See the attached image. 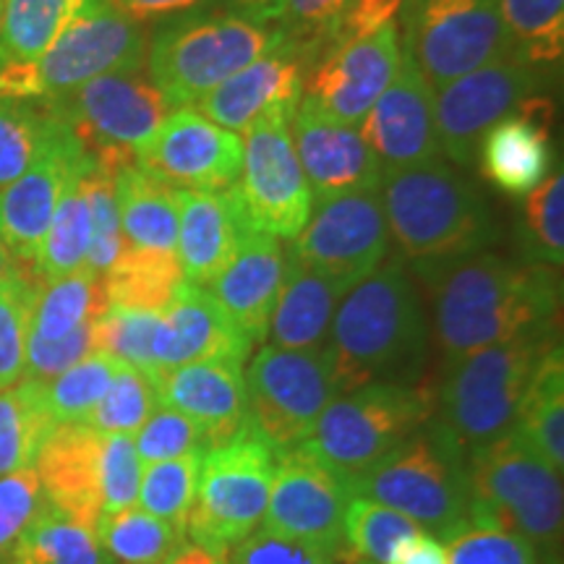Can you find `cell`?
Wrapping results in <instances>:
<instances>
[{
    "label": "cell",
    "mask_w": 564,
    "mask_h": 564,
    "mask_svg": "<svg viewBox=\"0 0 564 564\" xmlns=\"http://www.w3.org/2000/svg\"><path fill=\"white\" fill-rule=\"evenodd\" d=\"M426 291L429 333L444 364L523 335H556L560 278L554 267L514 262L486 249L413 262Z\"/></svg>",
    "instance_id": "1"
},
{
    "label": "cell",
    "mask_w": 564,
    "mask_h": 564,
    "mask_svg": "<svg viewBox=\"0 0 564 564\" xmlns=\"http://www.w3.org/2000/svg\"><path fill=\"white\" fill-rule=\"evenodd\" d=\"M432 333L403 257L384 259L337 303L327 350L337 392L371 382L419 384Z\"/></svg>",
    "instance_id": "2"
},
{
    "label": "cell",
    "mask_w": 564,
    "mask_h": 564,
    "mask_svg": "<svg viewBox=\"0 0 564 564\" xmlns=\"http://www.w3.org/2000/svg\"><path fill=\"white\" fill-rule=\"evenodd\" d=\"M382 207L403 259L432 262L486 251L499 228L486 196L440 160L382 171Z\"/></svg>",
    "instance_id": "3"
},
{
    "label": "cell",
    "mask_w": 564,
    "mask_h": 564,
    "mask_svg": "<svg viewBox=\"0 0 564 564\" xmlns=\"http://www.w3.org/2000/svg\"><path fill=\"white\" fill-rule=\"evenodd\" d=\"M470 520L523 535L544 560L562 544L564 494L556 470L518 432L465 453Z\"/></svg>",
    "instance_id": "4"
},
{
    "label": "cell",
    "mask_w": 564,
    "mask_h": 564,
    "mask_svg": "<svg viewBox=\"0 0 564 564\" xmlns=\"http://www.w3.org/2000/svg\"><path fill=\"white\" fill-rule=\"evenodd\" d=\"M554 340L523 335L444 364L434 421L465 453L514 432L535 366Z\"/></svg>",
    "instance_id": "5"
},
{
    "label": "cell",
    "mask_w": 564,
    "mask_h": 564,
    "mask_svg": "<svg viewBox=\"0 0 564 564\" xmlns=\"http://www.w3.org/2000/svg\"><path fill=\"white\" fill-rule=\"evenodd\" d=\"M352 494L408 514L444 539L470 520V484L465 449L436 421L350 481Z\"/></svg>",
    "instance_id": "6"
},
{
    "label": "cell",
    "mask_w": 564,
    "mask_h": 564,
    "mask_svg": "<svg viewBox=\"0 0 564 564\" xmlns=\"http://www.w3.org/2000/svg\"><path fill=\"white\" fill-rule=\"evenodd\" d=\"M147 47L144 26L123 17L110 0H100L70 21L37 61L0 63V97L53 100L97 76L139 74Z\"/></svg>",
    "instance_id": "7"
},
{
    "label": "cell",
    "mask_w": 564,
    "mask_h": 564,
    "mask_svg": "<svg viewBox=\"0 0 564 564\" xmlns=\"http://www.w3.org/2000/svg\"><path fill=\"white\" fill-rule=\"evenodd\" d=\"M278 26L246 17L215 13L165 21L147 47L150 79L173 108L199 97L249 66L280 42Z\"/></svg>",
    "instance_id": "8"
},
{
    "label": "cell",
    "mask_w": 564,
    "mask_h": 564,
    "mask_svg": "<svg viewBox=\"0 0 564 564\" xmlns=\"http://www.w3.org/2000/svg\"><path fill=\"white\" fill-rule=\"evenodd\" d=\"M432 415L434 400L423 384L371 382L337 394L299 447L352 481L426 426Z\"/></svg>",
    "instance_id": "9"
},
{
    "label": "cell",
    "mask_w": 564,
    "mask_h": 564,
    "mask_svg": "<svg viewBox=\"0 0 564 564\" xmlns=\"http://www.w3.org/2000/svg\"><path fill=\"white\" fill-rule=\"evenodd\" d=\"M278 457V449L251 429L204 449L186 539L223 554L259 531Z\"/></svg>",
    "instance_id": "10"
},
{
    "label": "cell",
    "mask_w": 564,
    "mask_h": 564,
    "mask_svg": "<svg viewBox=\"0 0 564 564\" xmlns=\"http://www.w3.org/2000/svg\"><path fill=\"white\" fill-rule=\"evenodd\" d=\"M400 47L434 91L470 70L514 58L499 0H403Z\"/></svg>",
    "instance_id": "11"
},
{
    "label": "cell",
    "mask_w": 564,
    "mask_h": 564,
    "mask_svg": "<svg viewBox=\"0 0 564 564\" xmlns=\"http://www.w3.org/2000/svg\"><path fill=\"white\" fill-rule=\"evenodd\" d=\"M243 377L249 429L278 453L306 442L324 408L340 394L327 348L285 350L264 345Z\"/></svg>",
    "instance_id": "12"
},
{
    "label": "cell",
    "mask_w": 564,
    "mask_h": 564,
    "mask_svg": "<svg viewBox=\"0 0 564 564\" xmlns=\"http://www.w3.org/2000/svg\"><path fill=\"white\" fill-rule=\"evenodd\" d=\"M291 110H274L243 131L238 196L251 228L274 238H299L314 212V194L295 154Z\"/></svg>",
    "instance_id": "13"
},
{
    "label": "cell",
    "mask_w": 564,
    "mask_h": 564,
    "mask_svg": "<svg viewBox=\"0 0 564 564\" xmlns=\"http://www.w3.org/2000/svg\"><path fill=\"white\" fill-rule=\"evenodd\" d=\"M47 110L74 131L89 154L118 150L137 154L139 162V152L171 116L173 105L139 74H108L53 97Z\"/></svg>",
    "instance_id": "14"
},
{
    "label": "cell",
    "mask_w": 564,
    "mask_h": 564,
    "mask_svg": "<svg viewBox=\"0 0 564 564\" xmlns=\"http://www.w3.org/2000/svg\"><path fill=\"white\" fill-rule=\"evenodd\" d=\"M541 76V68L518 58H505L486 63L436 89L434 123L444 158L455 165H470L484 133L535 97Z\"/></svg>",
    "instance_id": "15"
},
{
    "label": "cell",
    "mask_w": 564,
    "mask_h": 564,
    "mask_svg": "<svg viewBox=\"0 0 564 564\" xmlns=\"http://www.w3.org/2000/svg\"><path fill=\"white\" fill-rule=\"evenodd\" d=\"M291 253L350 291L390 253V225L382 194L352 192L316 204Z\"/></svg>",
    "instance_id": "16"
},
{
    "label": "cell",
    "mask_w": 564,
    "mask_h": 564,
    "mask_svg": "<svg viewBox=\"0 0 564 564\" xmlns=\"http://www.w3.org/2000/svg\"><path fill=\"white\" fill-rule=\"evenodd\" d=\"M350 499V478L303 447H293L278 457L262 528L345 556L343 523Z\"/></svg>",
    "instance_id": "17"
},
{
    "label": "cell",
    "mask_w": 564,
    "mask_h": 564,
    "mask_svg": "<svg viewBox=\"0 0 564 564\" xmlns=\"http://www.w3.org/2000/svg\"><path fill=\"white\" fill-rule=\"evenodd\" d=\"M91 165L95 160L82 141L51 112V129L37 160L0 192V243L21 264L32 267L70 178L87 173Z\"/></svg>",
    "instance_id": "18"
},
{
    "label": "cell",
    "mask_w": 564,
    "mask_h": 564,
    "mask_svg": "<svg viewBox=\"0 0 564 564\" xmlns=\"http://www.w3.org/2000/svg\"><path fill=\"white\" fill-rule=\"evenodd\" d=\"M241 137L194 108L173 110L139 152V167L192 192H228L241 175Z\"/></svg>",
    "instance_id": "19"
},
{
    "label": "cell",
    "mask_w": 564,
    "mask_h": 564,
    "mask_svg": "<svg viewBox=\"0 0 564 564\" xmlns=\"http://www.w3.org/2000/svg\"><path fill=\"white\" fill-rule=\"evenodd\" d=\"M291 137L316 204L352 192H377L382 183V165L361 131L337 121L312 97H301Z\"/></svg>",
    "instance_id": "20"
},
{
    "label": "cell",
    "mask_w": 564,
    "mask_h": 564,
    "mask_svg": "<svg viewBox=\"0 0 564 564\" xmlns=\"http://www.w3.org/2000/svg\"><path fill=\"white\" fill-rule=\"evenodd\" d=\"M400 55V26L387 21L369 37L322 55L303 79V95L348 126H361L366 112L392 82Z\"/></svg>",
    "instance_id": "21"
},
{
    "label": "cell",
    "mask_w": 564,
    "mask_h": 564,
    "mask_svg": "<svg viewBox=\"0 0 564 564\" xmlns=\"http://www.w3.org/2000/svg\"><path fill=\"white\" fill-rule=\"evenodd\" d=\"M382 171L442 158L434 123V89L408 53L400 55L392 82L358 126Z\"/></svg>",
    "instance_id": "22"
},
{
    "label": "cell",
    "mask_w": 564,
    "mask_h": 564,
    "mask_svg": "<svg viewBox=\"0 0 564 564\" xmlns=\"http://www.w3.org/2000/svg\"><path fill=\"white\" fill-rule=\"evenodd\" d=\"M306 61L282 34L280 42L249 66L196 100V110L228 131H249L274 110L295 112L303 97Z\"/></svg>",
    "instance_id": "23"
},
{
    "label": "cell",
    "mask_w": 564,
    "mask_h": 564,
    "mask_svg": "<svg viewBox=\"0 0 564 564\" xmlns=\"http://www.w3.org/2000/svg\"><path fill=\"white\" fill-rule=\"evenodd\" d=\"M253 343L209 291L183 282L154 333V361L160 371L202 361H246Z\"/></svg>",
    "instance_id": "24"
},
{
    "label": "cell",
    "mask_w": 564,
    "mask_h": 564,
    "mask_svg": "<svg viewBox=\"0 0 564 564\" xmlns=\"http://www.w3.org/2000/svg\"><path fill=\"white\" fill-rule=\"evenodd\" d=\"M158 394L160 405L188 415L202 429L207 447L230 442L249 429L241 361L175 366L160 373Z\"/></svg>",
    "instance_id": "25"
},
{
    "label": "cell",
    "mask_w": 564,
    "mask_h": 564,
    "mask_svg": "<svg viewBox=\"0 0 564 564\" xmlns=\"http://www.w3.org/2000/svg\"><path fill=\"white\" fill-rule=\"evenodd\" d=\"M552 102L531 97L520 110L497 121L478 141L484 178L510 196L531 194L552 173Z\"/></svg>",
    "instance_id": "26"
},
{
    "label": "cell",
    "mask_w": 564,
    "mask_h": 564,
    "mask_svg": "<svg viewBox=\"0 0 564 564\" xmlns=\"http://www.w3.org/2000/svg\"><path fill=\"white\" fill-rule=\"evenodd\" d=\"M102 442L87 423H58L34 460L47 502L89 528L102 518Z\"/></svg>",
    "instance_id": "27"
},
{
    "label": "cell",
    "mask_w": 564,
    "mask_h": 564,
    "mask_svg": "<svg viewBox=\"0 0 564 564\" xmlns=\"http://www.w3.org/2000/svg\"><path fill=\"white\" fill-rule=\"evenodd\" d=\"M175 196H178L175 257L181 262L183 278L204 288L236 257L238 246L251 230V223L236 186L228 192L175 188Z\"/></svg>",
    "instance_id": "28"
},
{
    "label": "cell",
    "mask_w": 564,
    "mask_h": 564,
    "mask_svg": "<svg viewBox=\"0 0 564 564\" xmlns=\"http://www.w3.org/2000/svg\"><path fill=\"white\" fill-rule=\"evenodd\" d=\"M288 253L280 238L251 228L228 267L209 282V293L220 301L230 319L257 345L270 333V319L285 274Z\"/></svg>",
    "instance_id": "29"
},
{
    "label": "cell",
    "mask_w": 564,
    "mask_h": 564,
    "mask_svg": "<svg viewBox=\"0 0 564 564\" xmlns=\"http://www.w3.org/2000/svg\"><path fill=\"white\" fill-rule=\"evenodd\" d=\"M348 293L340 282L303 264L288 251L285 274L270 319V345L285 350L327 348L337 303Z\"/></svg>",
    "instance_id": "30"
},
{
    "label": "cell",
    "mask_w": 564,
    "mask_h": 564,
    "mask_svg": "<svg viewBox=\"0 0 564 564\" xmlns=\"http://www.w3.org/2000/svg\"><path fill=\"white\" fill-rule=\"evenodd\" d=\"M116 199L123 238L137 249L175 251L178 243V196L175 186L139 165L116 175Z\"/></svg>",
    "instance_id": "31"
},
{
    "label": "cell",
    "mask_w": 564,
    "mask_h": 564,
    "mask_svg": "<svg viewBox=\"0 0 564 564\" xmlns=\"http://www.w3.org/2000/svg\"><path fill=\"white\" fill-rule=\"evenodd\" d=\"M186 282L175 251L137 249L126 243L116 264L102 274L108 306L133 312H165Z\"/></svg>",
    "instance_id": "32"
},
{
    "label": "cell",
    "mask_w": 564,
    "mask_h": 564,
    "mask_svg": "<svg viewBox=\"0 0 564 564\" xmlns=\"http://www.w3.org/2000/svg\"><path fill=\"white\" fill-rule=\"evenodd\" d=\"M514 432L552 468H564V358L560 340L549 345L535 366Z\"/></svg>",
    "instance_id": "33"
},
{
    "label": "cell",
    "mask_w": 564,
    "mask_h": 564,
    "mask_svg": "<svg viewBox=\"0 0 564 564\" xmlns=\"http://www.w3.org/2000/svg\"><path fill=\"white\" fill-rule=\"evenodd\" d=\"M58 426L45 400V382L21 377L0 390V476L34 468L42 444Z\"/></svg>",
    "instance_id": "34"
},
{
    "label": "cell",
    "mask_w": 564,
    "mask_h": 564,
    "mask_svg": "<svg viewBox=\"0 0 564 564\" xmlns=\"http://www.w3.org/2000/svg\"><path fill=\"white\" fill-rule=\"evenodd\" d=\"M6 564H112L97 539L95 528L76 523L74 518L47 502L34 514L26 531L19 535Z\"/></svg>",
    "instance_id": "35"
},
{
    "label": "cell",
    "mask_w": 564,
    "mask_h": 564,
    "mask_svg": "<svg viewBox=\"0 0 564 564\" xmlns=\"http://www.w3.org/2000/svg\"><path fill=\"white\" fill-rule=\"evenodd\" d=\"M87 173L70 178L58 207L53 212V220L47 225L37 257H34L32 272L42 285L68 278V274L82 272L87 267L89 204L87 194H84V175Z\"/></svg>",
    "instance_id": "36"
},
{
    "label": "cell",
    "mask_w": 564,
    "mask_h": 564,
    "mask_svg": "<svg viewBox=\"0 0 564 564\" xmlns=\"http://www.w3.org/2000/svg\"><path fill=\"white\" fill-rule=\"evenodd\" d=\"M95 3L100 0H3L0 47L6 61H37L70 21Z\"/></svg>",
    "instance_id": "37"
},
{
    "label": "cell",
    "mask_w": 564,
    "mask_h": 564,
    "mask_svg": "<svg viewBox=\"0 0 564 564\" xmlns=\"http://www.w3.org/2000/svg\"><path fill=\"white\" fill-rule=\"evenodd\" d=\"M105 308H108V299H105L100 274L82 270L68 278L45 282L34 301L30 335L40 340H58L79 329L82 324L95 322Z\"/></svg>",
    "instance_id": "38"
},
{
    "label": "cell",
    "mask_w": 564,
    "mask_h": 564,
    "mask_svg": "<svg viewBox=\"0 0 564 564\" xmlns=\"http://www.w3.org/2000/svg\"><path fill=\"white\" fill-rule=\"evenodd\" d=\"M95 531L112 564H165L175 546L186 541V535L139 505L105 512Z\"/></svg>",
    "instance_id": "39"
},
{
    "label": "cell",
    "mask_w": 564,
    "mask_h": 564,
    "mask_svg": "<svg viewBox=\"0 0 564 564\" xmlns=\"http://www.w3.org/2000/svg\"><path fill=\"white\" fill-rule=\"evenodd\" d=\"M419 531L423 528L408 514L358 494H352L345 510V549L356 564H390L394 552Z\"/></svg>",
    "instance_id": "40"
},
{
    "label": "cell",
    "mask_w": 564,
    "mask_h": 564,
    "mask_svg": "<svg viewBox=\"0 0 564 564\" xmlns=\"http://www.w3.org/2000/svg\"><path fill=\"white\" fill-rule=\"evenodd\" d=\"M514 58L528 66H556L564 53V0H499Z\"/></svg>",
    "instance_id": "41"
},
{
    "label": "cell",
    "mask_w": 564,
    "mask_h": 564,
    "mask_svg": "<svg viewBox=\"0 0 564 564\" xmlns=\"http://www.w3.org/2000/svg\"><path fill=\"white\" fill-rule=\"evenodd\" d=\"M40 288L42 282L26 264L0 278V390L24 377L26 337Z\"/></svg>",
    "instance_id": "42"
},
{
    "label": "cell",
    "mask_w": 564,
    "mask_h": 564,
    "mask_svg": "<svg viewBox=\"0 0 564 564\" xmlns=\"http://www.w3.org/2000/svg\"><path fill=\"white\" fill-rule=\"evenodd\" d=\"M202 453L204 449H196V453L173 457V460L147 463L144 474H141L137 505L154 518L165 520L181 535H186L188 514L194 507Z\"/></svg>",
    "instance_id": "43"
},
{
    "label": "cell",
    "mask_w": 564,
    "mask_h": 564,
    "mask_svg": "<svg viewBox=\"0 0 564 564\" xmlns=\"http://www.w3.org/2000/svg\"><path fill=\"white\" fill-rule=\"evenodd\" d=\"M158 408V379L147 377L144 371L133 369V366L118 364L116 377H112L100 403L95 405V411L89 413L87 426L100 434L133 436Z\"/></svg>",
    "instance_id": "44"
},
{
    "label": "cell",
    "mask_w": 564,
    "mask_h": 564,
    "mask_svg": "<svg viewBox=\"0 0 564 564\" xmlns=\"http://www.w3.org/2000/svg\"><path fill=\"white\" fill-rule=\"evenodd\" d=\"M158 312H133V308L108 306L95 319V352L121 361L147 377L160 379V366L154 361V333Z\"/></svg>",
    "instance_id": "45"
},
{
    "label": "cell",
    "mask_w": 564,
    "mask_h": 564,
    "mask_svg": "<svg viewBox=\"0 0 564 564\" xmlns=\"http://www.w3.org/2000/svg\"><path fill=\"white\" fill-rule=\"evenodd\" d=\"M523 253L528 262L560 270L564 262V178L562 167L549 173L523 207Z\"/></svg>",
    "instance_id": "46"
},
{
    "label": "cell",
    "mask_w": 564,
    "mask_h": 564,
    "mask_svg": "<svg viewBox=\"0 0 564 564\" xmlns=\"http://www.w3.org/2000/svg\"><path fill=\"white\" fill-rule=\"evenodd\" d=\"M118 364L121 361H112L102 352H91L84 361L45 382V400L55 423H87L89 413L108 392Z\"/></svg>",
    "instance_id": "47"
},
{
    "label": "cell",
    "mask_w": 564,
    "mask_h": 564,
    "mask_svg": "<svg viewBox=\"0 0 564 564\" xmlns=\"http://www.w3.org/2000/svg\"><path fill=\"white\" fill-rule=\"evenodd\" d=\"M84 194L89 204V251L84 270L102 278L126 249L121 212H118L116 199V175L100 165H91V171L84 175Z\"/></svg>",
    "instance_id": "48"
},
{
    "label": "cell",
    "mask_w": 564,
    "mask_h": 564,
    "mask_svg": "<svg viewBox=\"0 0 564 564\" xmlns=\"http://www.w3.org/2000/svg\"><path fill=\"white\" fill-rule=\"evenodd\" d=\"M51 129V112L0 97V192L37 160Z\"/></svg>",
    "instance_id": "49"
},
{
    "label": "cell",
    "mask_w": 564,
    "mask_h": 564,
    "mask_svg": "<svg viewBox=\"0 0 564 564\" xmlns=\"http://www.w3.org/2000/svg\"><path fill=\"white\" fill-rule=\"evenodd\" d=\"M449 564H544L539 549L523 535L486 523H463L444 535Z\"/></svg>",
    "instance_id": "50"
},
{
    "label": "cell",
    "mask_w": 564,
    "mask_h": 564,
    "mask_svg": "<svg viewBox=\"0 0 564 564\" xmlns=\"http://www.w3.org/2000/svg\"><path fill=\"white\" fill-rule=\"evenodd\" d=\"M137 453L141 463H162L173 460V457H183L196 449H207L204 444V434L196 423L173 408L160 405L144 426L137 432Z\"/></svg>",
    "instance_id": "51"
},
{
    "label": "cell",
    "mask_w": 564,
    "mask_h": 564,
    "mask_svg": "<svg viewBox=\"0 0 564 564\" xmlns=\"http://www.w3.org/2000/svg\"><path fill=\"white\" fill-rule=\"evenodd\" d=\"M144 463L129 434H105L102 442V514L137 505Z\"/></svg>",
    "instance_id": "52"
},
{
    "label": "cell",
    "mask_w": 564,
    "mask_h": 564,
    "mask_svg": "<svg viewBox=\"0 0 564 564\" xmlns=\"http://www.w3.org/2000/svg\"><path fill=\"white\" fill-rule=\"evenodd\" d=\"M45 505L37 470L24 468L0 476V560L9 556L19 535Z\"/></svg>",
    "instance_id": "53"
},
{
    "label": "cell",
    "mask_w": 564,
    "mask_h": 564,
    "mask_svg": "<svg viewBox=\"0 0 564 564\" xmlns=\"http://www.w3.org/2000/svg\"><path fill=\"white\" fill-rule=\"evenodd\" d=\"M223 564H337V556L308 541L253 531L241 544L225 549Z\"/></svg>",
    "instance_id": "54"
},
{
    "label": "cell",
    "mask_w": 564,
    "mask_h": 564,
    "mask_svg": "<svg viewBox=\"0 0 564 564\" xmlns=\"http://www.w3.org/2000/svg\"><path fill=\"white\" fill-rule=\"evenodd\" d=\"M95 352V322L82 324L79 329L58 340H40V337H26V364L24 377L40 379V382H51L74 364Z\"/></svg>",
    "instance_id": "55"
},
{
    "label": "cell",
    "mask_w": 564,
    "mask_h": 564,
    "mask_svg": "<svg viewBox=\"0 0 564 564\" xmlns=\"http://www.w3.org/2000/svg\"><path fill=\"white\" fill-rule=\"evenodd\" d=\"M350 0H274L267 24H274L293 45H303Z\"/></svg>",
    "instance_id": "56"
},
{
    "label": "cell",
    "mask_w": 564,
    "mask_h": 564,
    "mask_svg": "<svg viewBox=\"0 0 564 564\" xmlns=\"http://www.w3.org/2000/svg\"><path fill=\"white\" fill-rule=\"evenodd\" d=\"M123 17H129L131 21H173L181 17H192L196 9L207 6L209 0H110Z\"/></svg>",
    "instance_id": "57"
},
{
    "label": "cell",
    "mask_w": 564,
    "mask_h": 564,
    "mask_svg": "<svg viewBox=\"0 0 564 564\" xmlns=\"http://www.w3.org/2000/svg\"><path fill=\"white\" fill-rule=\"evenodd\" d=\"M390 564H449V560L440 535L419 531L394 552Z\"/></svg>",
    "instance_id": "58"
},
{
    "label": "cell",
    "mask_w": 564,
    "mask_h": 564,
    "mask_svg": "<svg viewBox=\"0 0 564 564\" xmlns=\"http://www.w3.org/2000/svg\"><path fill=\"white\" fill-rule=\"evenodd\" d=\"M232 3L241 9L238 13H246V17L259 19V21H264V24H267V13H270L274 0H232Z\"/></svg>",
    "instance_id": "59"
},
{
    "label": "cell",
    "mask_w": 564,
    "mask_h": 564,
    "mask_svg": "<svg viewBox=\"0 0 564 564\" xmlns=\"http://www.w3.org/2000/svg\"><path fill=\"white\" fill-rule=\"evenodd\" d=\"M19 264H21L19 259L13 257V253H11L9 249H6L3 243H0V278H3V274H9V272L13 270V267H19Z\"/></svg>",
    "instance_id": "60"
},
{
    "label": "cell",
    "mask_w": 564,
    "mask_h": 564,
    "mask_svg": "<svg viewBox=\"0 0 564 564\" xmlns=\"http://www.w3.org/2000/svg\"><path fill=\"white\" fill-rule=\"evenodd\" d=\"M0 21H3V0H0ZM6 61V53H3V47H0V63Z\"/></svg>",
    "instance_id": "61"
},
{
    "label": "cell",
    "mask_w": 564,
    "mask_h": 564,
    "mask_svg": "<svg viewBox=\"0 0 564 564\" xmlns=\"http://www.w3.org/2000/svg\"><path fill=\"white\" fill-rule=\"evenodd\" d=\"M544 564H560V560H556V556H554V560H546Z\"/></svg>",
    "instance_id": "62"
},
{
    "label": "cell",
    "mask_w": 564,
    "mask_h": 564,
    "mask_svg": "<svg viewBox=\"0 0 564 564\" xmlns=\"http://www.w3.org/2000/svg\"><path fill=\"white\" fill-rule=\"evenodd\" d=\"M0 564H6V562H3V560H0Z\"/></svg>",
    "instance_id": "63"
}]
</instances>
